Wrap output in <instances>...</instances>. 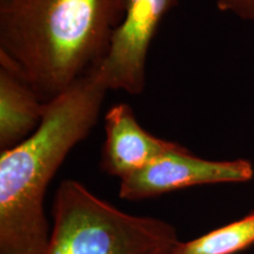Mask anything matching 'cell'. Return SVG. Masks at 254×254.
Returning <instances> with one entry per match:
<instances>
[{
    "label": "cell",
    "instance_id": "cell-1",
    "mask_svg": "<svg viewBox=\"0 0 254 254\" xmlns=\"http://www.w3.org/2000/svg\"><path fill=\"white\" fill-rule=\"evenodd\" d=\"M128 0H0V64L44 103L103 62Z\"/></svg>",
    "mask_w": 254,
    "mask_h": 254
},
{
    "label": "cell",
    "instance_id": "cell-2",
    "mask_svg": "<svg viewBox=\"0 0 254 254\" xmlns=\"http://www.w3.org/2000/svg\"><path fill=\"white\" fill-rule=\"evenodd\" d=\"M107 88L94 72L47 103L39 127L0 154V254H46L50 183L100 114Z\"/></svg>",
    "mask_w": 254,
    "mask_h": 254
},
{
    "label": "cell",
    "instance_id": "cell-3",
    "mask_svg": "<svg viewBox=\"0 0 254 254\" xmlns=\"http://www.w3.org/2000/svg\"><path fill=\"white\" fill-rule=\"evenodd\" d=\"M179 243L168 221L124 212L77 180L56 190L46 254H173Z\"/></svg>",
    "mask_w": 254,
    "mask_h": 254
},
{
    "label": "cell",
    "instance_id": "cell-4",
    "mask_svg": "<svg viewBox=\"0 0 254 254\" xmlns=\"http://www.w3.org/2000/svg\"><path fill=\"white\" fill-rule=\"evenodd\" d=\"M177 4L178 0H128L106 56L93 71L107 91L142 93L150 46L161 20Z\"/></svg>",
    "mask_w": 254,
    "mask_h": 254
},
{
    "label": "cell",
    "instance_id": "cell-5",
    "mask_svg": "<svg viewBox=\"0 0 254 254\" xmlns=\"http://www.w3.org/2000/svg\"><path fill=\"white\" fill-rule=\"evenodd\" d=\"M253 177V164L247 159L208 160L196 157L183 146L120 180L119 196L135 201L190 187L243 184L252 180Z\"/></svg>",
    "mask_w": 254,
    "mask_h": 254
},
{
    "label": "cell",
    "instance_id": "cell-6",
    "mask_svg": "<svg viewBox=\"0 0 254 254\" xmlns=\"http://www.w3.org/2000/svg\"><path fill=\"white\" fill-rule=\"evenodd\" d=\"M183 145L147 132L128 104H117L105 114V141L100 167L119 180L132 176Z\"/></svg>",
    "mask_w": 254,
    "mask_h": 254
},
{
    "label": "cell",
    "instance_id": "cell-7",
    "mask_svg": "<svg viewBox=\"0 0 254 254\" xmlns=\"http://www.w3.org/2000/svg\"><path fill=\"white\" fill-rule=\"evenodd\" d=\"M46 106L19 73L0 64V151L26 140L43 122Z\"/></svg>",
    "mask_w": 254,
    "mask_h": 254
},
{
    "label": "cell",
    "instance_id": "cell-8",
    "mask_svg": "<svg viewBox=\"0 0 254 254\" xmlns=\"http://www.w3.org/2000/svg\"><path fill=\"white\" fill-rule=\"evenodd\" d=\"M254 245V211L239 220L180 241L173 254H237Z\"/></svg>",
    "mask_w": 254,
    "mask_h": 254
},
{
    "label": "cell",
    "instance_id": "cell-9",
    "mask_svg": "<svg viewBox=\"0 0 254 254\" xmlns=\"http://www.w3.org/2000/svg\"><path fill=\"white\" fill-rule=\"evenodd\" d=\"M215 5L222 12L254 23V0H215Z\"/></svg>",
    "mask_w": 254,
    "mask_h": 254
}]
</instances>
